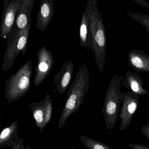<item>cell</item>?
<instances>
[{"mask_svg": "<svg viewBox=\"0 0 149 149\" xmlns=\"http://www.w3.org/2000/svg\"><path fill=\"white\" fill-rule=\"evenodd\" d=\"M89 73L85 64L81 66L67 93V101L58 122V128L62 129L68 118L82 105L89 87Z\"/></svg>", "mask_w": 149, "mask_h": 149, "instance_id": "6da1fadb", "label": "cell"}, {"mask_svg": "<svg viewBox=\"0 0 149 149\" xmlns=\"http://www.w3.org/2000/svg\"><path fill=\"white\" fill-rule=\"evenodd\" d=\"M91 50L94 54L95 64L102 73L106 53V34L103 19L97 6V1L92 0L90 11Z\"/></svg>", "mask_w": 149, "mask_h": 149, "instance_id": "7a4b0ae2", "label": "cell"}, {"mask_svg": "<svg viewBox=\"0 0 149 149\" xmlns=\"http://www.w3.org/2000/svg\"><path fill=\"white\" fill-rule=\"evenodd\" d=\"M123 77L115 74L107 89L102 107L106 127L108 130L114 128L117 121L119 108L122 102V85Z\"/></svg>", "mask_w": 149, "mask_h": 149, "instance_id": "3957f363", "label": "cell"}, {"mask_svg": "<svg viewBox=\"0 0 149 149\" xmlns=\"http://www.w3.org/2000/svg\"><path fill=\"white\" fill-rule=\"evenodd\" d=\"M32 61H27L5 82L4 96L9 102L24 97L31 87Z\"/></svg>", "mask_w": 149, "mask_h": 149, "instance_id": "277c9868", "label": "cell"}, {"mask_svg": "<svg viewBox=\"0 0 149 149\" xmlns=\"http://www.w3.org/2000/svg\"><path fill=\"white\" fill-rule=\"evenodd\" d=\"M30 27L31 26H27L17 33L12 45L9 48H6L2 65L3 71H7L10 70L14 65L15 60L21 52L23 55H25Z\"/></svg>", "mask_w": 149, "mask_h": 149, "instance_id": "5b68a950", "label": "cell"}, {"mask_svg": "<svg viewBox=\"0 0 149 149\" xmlns=\"http://www.w3.org/2000/svg\"><path fill=\"white\" fill-rule=\"evenodd\" d=\"M22 0H4L3 9L0 25V36L8 39L19 12Z\"/></svg>", "mask_w": 149, "mask_h": 149, "instance_id": "8992f818", "label": "cell"}, {"mask_svg": "<svg viewBox=\"0 0 149 149\" xmlns=\"http://www.w3.org/2000/svg\"><path fill=\"white\" fill-rule=\"evenodd\" d=\"M52 101L51 95L47 94L43 100L30 105L36 125L41 133H43L45 127L51 120Z\"/></svg>", "mask_w": 149, "mask_h": 149, "instance_id": "52a82bcc", "label": "cell"}, {"mask_svg": "<svg viewBox=\"0 0 149 149\" xmlns=\"http://www.w3.org/2000/svg\"><path fill=\"white\" fill-rule=\"evenodd\" d=\"M34 80L36 86L41 84L49 75L55 63L52 52L45 46H42L38 52Z\"/></svg>", "mask_w": 149, "mask_h": 149, "instance_id": "ba28073f", "label": "cell"}, {"mask_svg": "<svg viewBox=\"0 0 149 149\" xmlns=\"http://www.w3.org/2000/svg\"><path fill=\"white\" fill-rule=\"evenodd\" d=\"M140 95L128 91L122 93V102L120 117L121 120L120 129H126L131 124L133 115L137 110Z\"/></svg>", "mask_w": 149, "mask_h": 149, "instance_id": "9c48e42d", "label": "cell"}, {"mask_svg": "<svg viewBox=\"0 0 149 149\" xmlns=\"http://www.w3.org/2000/svg\"><path fill=\"white\" fill-rule=\"evenodd\" d=\"M74 63L72 60L64 63L62 69L54 76V82L56 85V90L61 95L68 89L71 83L74 72Z\"/></svg>", "mask_w": 149, "mask_h": 149, "instance_id": "30bf717a", "label": "cell"}, {"mask_svg": "<svg viewBox=\"0 0 149 149\" xmlns=\"http://www.w3.org/2000/svg\"><path fill=\"white\" fill-rule=\"evenodd\" d=\"M92 0H88L86 7L81 16L79 27V43L87 50L91 49L92 41L90 31V11Z\"/></svg>", "mask_w": 149, "mask_h": 149, "instance_id": "8fae6325", "label": "cell"}, {"mask_svg": "<svg viewBox=\"0 0 149 149\" xmlns=\"http://www.w3.org/2000/svg\"><path fill=\"white\" fill-rule=\"evenodd\" d=\"M54 0H42L39 6L37 18L36 29L44 31L54 15Z\"/></svg>", "mask_w": 149, "mask_h": 149, "instance_id": "7c38bea8", "label": "cell"}, {"mask_svg": "<svg viewBox=\"0 0 149 149\" xmlns=\"http://www.w3.org/2000/svg\"><path fill=\"white\" fill-rule=\"evenodd\" d=\"M130 65L136 71L149 73V55L142 50H131L129 52Z\"/></svg>", "mask_w": 149, "mask_h": 149, "instance_id": "4fadbf2b", "label": "cell"}, {"mask_svg": "<svg viewBox=\"0 0 149 149\" xmlns=\"http://www.w3.org/2000/svg\"><path fill=\"white\" fill-rule=\"evenodd\" d=\"M35 3L34 0H22L19 12L16 18L15 23L18 29L17 33L31 23V14Z\"/></svg>", "mask_w": 149, "mask_h": 149, "instance_id": "5bb4252c", "label": "cell"}, {"mask_svg": "<svg viewBox=\"0 0 149 149\" xmlns=\"http://www.w3.org/2000/svg\"><path fill=\"white\" fill-rule=\"evenodd\" d=\"M125 87L139 95H149V92L143 87V80L136 73L127 71L126 76L122 82Z\"/></svg>", "mask_w": 149, "mask_h": 149, "instance_id": "9a60e30c", "label": "cell"}, {"mask_svg": "<svg viewBox=\"0 0 149 149\" xmlns=\"http://www.w3.org/2000/svg\"><path fill=\"white\" fill-rule=\"evenodd\" d=\"M17 123L15 121L3 129L0 134V148L8 145L17 134Z\"/></svg>", "mask_w": 149, "mask_h": 149, "instance_id": "2e32d148", "label": "cell"}, {"mask_svg": "<svg viewBox=\"0 0 149 149\" xmlns=\"http://www.w3.org/2000/svg\"><path fill=\"white\" fill-rule=\"evenodd\" d=\"M80 140L83 146L87 149H112L107 145L85 136H80Z\"/></svg>", "mask_w": 149, "mask_h": 149, "instance_id": "e0dca14e", "label": "cell"}, {"mask_svg": "<svg viewBox=\"0 0 149 149\" xmlns=\"http://www.w3.org/2000/svg\"><path fill=\"white\" fill-rule=\"evenodd\" d=\"M127 14L131 19L134 20L144 26L149 33V16L131 11H127Z\"/></svg>", "mask_w": 149, "mask_h": 149, "instance_id": "ac0fdd59", "label": "cell"}, {"mask_svg": "<svg viewBox=\"0 0 149 149\" xmlns=\"http://www.w3.org/2000/svg\"><path fill=\"white\" fill-rule=\"evenodd\" d=\"M128 146L132 149H149L148 146L137 143H130L129 144Z\"/></svg>", "mask_w": 149, "mask_h": 149, "instance_id": "d6986e66", "label": "cell"}, {"mask_svg": "<svg viewBox=\"0 0 149 149\" xmlns=\"http://www.w3.org/2000/svg\"><path fill=\"white\" fill-rule=\"evenodd\" d=\"M141 132L149 140V123L144 125L141 128Z\"/></svg>", "mask_w": 149, "mask_h": 149, "instance_id": "ffe728a7", "label": "cell"}, {"mask_svg": "<svg viewBox=\"0 0 149 149\" xmlns=\"http://www.w3.org/2000/svg\"><path fill=\"white\" fill-rule=\"evenodd\" d=\"M134 1L137 3L139 5L141 6L142 7H144V8H149V4L146 1L144 0H133Z\"/></svg>", "mask_w": 149, "mask_h": 149, "instance_id": "44dd1931", "label": "cell"}, {"mask_svg": "<svg viewBox=\"0 0 149 149\" xmlns=\"http://www.w3.org/2000/svg\"><path fill=\"white\" fill-rule=\"evenodd\" d=\"M21 144H19V145H13L12 147V149H22Z\"/></svg>", "mask_w": 149, "mask_h": 149, "instance_id": "7402d4cb", "label": "cell"}, {"mask_svg": "<svg viewBox=\"0 0 149 149\" xmlns=\"http://www.w3.org/2000/svg\"><path fill=\"white\" fill-rule=\"evenodd\" d=\"M24 149H31V148L30 146L29 145H28Z\"/></svg>", "mask_w": 149, "mask_h": 149, "instance_id": "603a6c76", "label": "cell"}, {"mask_svg": "<svg viewBox=\"0 0 149 149\" xmlns=\"http://www.w3.org/2000/svg\"><path fill=\"white\" fill-rule=\"evenodd\" d=\"M72 149H75V148H72Z\"/></svg>", "mask_w": 149, "mask_h": 149, "instance_id": "cb8c5ba5", "label": "cell"}, {"mask_svg": "<svg viewBox=\"0 0 149 149\" xmlns=\"http://www.w3.org/2000/svg\"><path fill=\"white\" fill-rule=\"evenodd\" d=\"M148 96H149V94ZM148 103H149V101Z\"/></svg>", "mask_w": 149, "mask_h": 149, "instance_id": "d4e9b609", "label": "cell"}]
</instances>
